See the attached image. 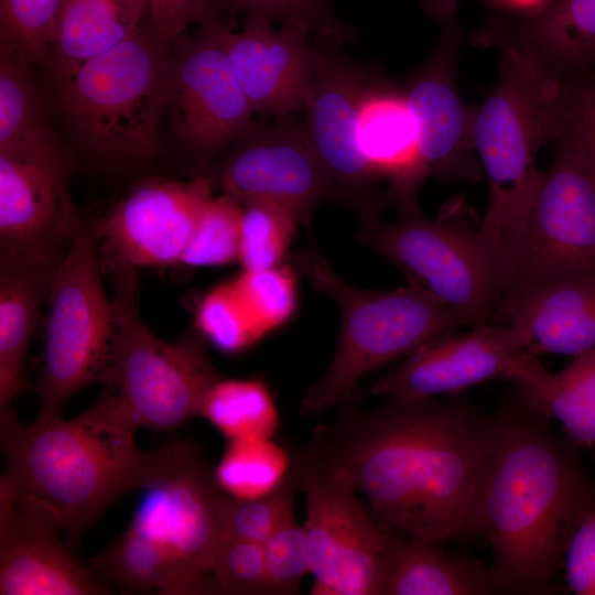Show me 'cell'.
I'll return each mask as SVG.
<instances>
[{"label": "cell", "mask_w": 595, "mask_h": 595, "mask_svg": "<svg viewBox=\"0 0 595 595\" xmlns=\"http://www.w3.org/2000/svg\"><path fill=\"white\" fill-rule=\"evenodd\" d=\"M198 415L228 441L273 437L280 426L273 396L259 379H218L203 397Z\"/></svg>", "instance_id": "cell-30"}, {"label": "cell", "mask_w": 595, "mask_h": 595, "mask_svg": "<svg viewBox=\"0 0 595 595\" xmlns=\"http://www.w3.org/2000/svg\"><path fill=\"white\" fill-rule=\"evenodd\" d=\"M196 329L218 349L239 353L262 338L230 281L208 292L196 312Z\"/></svg>", "instance_id": "cell-36"}, {"label": "cell", "mask_w": 595, "mask_h": 595, "mask_svg": "<svg viewBox=\"0 0 595 595\" xmlns=\"http://www.w3.org/2000/svg\"><path fill=\"white\" fill-rule=\"evenodd\" d=\"M510 381L524 409L560 421L574 443L595 444V349L572 356L555 374L528 354Z\"/></svg>", "instance_id": "cell-25"}, {"label": "cell", "mask_w": 595, "mask_h": 595, "mask_svg": "<svg viewBox=\"0 0 595 595\" xmlns=\"http://www.w3.org/2000/svg\"><path fill=\"white\" fill-rule=\"evenodd\" d=\"M522 334L507 324H480L444 334L407 356L372 385L371 394L432 398L458 393L488 380H510L526 356Z\"/></svg>", "instance_id": "cell-20"}, {"label": "cell", "mask_w": 595, "mask_h": 595, "mask_svg": "<svg viewBox=\"0 0 595 595\" xmlns=\"http://www.w3.org/2000/svg\"><path fill=\"white\" fill-rule=\"evenodd\" d=\"M445 10L441 40L404 94L418 129L422 177L475 182L483 173L474 147L475 110L457 91L459 30L455 6Z\"/></svg>", "instance_id": "cell-19"}, {"label": "cell", "mask_w": 595, "mask_h": 595, "mask_svg": "<svg viewBox=\"0 0 595 595\" xmlns=\"http://www.w3.org/2000/svg\"><path fill=\"white\" fill-rule=\"evenodd\" d=\"M500 415L472 536L489 542L497 593L550 594L570 536L595 499V483L548 419L518 401Z\"/></svg>", "instance_id": "cell-2"}, {"label": "cell", "mask_w": 595, "mask_h": 595, "mask_svg": "<svg viewBox=\"0 0 595 595\" xmlns=\"http://www.w3.org/2000/svg\"><path fill=\"white\" fill-rule=\"evenodd\" d=\"M248 17L307 25L316 39L342 43L347 31L334 19L328 0H234Z\"/></svg>", "instance_id": "cell-41"}, {"label": "cell", "mask_w": 595, "mask_h": 595, "mask_svg": "<svg viewBox=\"0 0 595 595\" xmlns=\"http://www.w3.org/2000/svg\"><path fill=\"white\" fill-rule=\"evenodd\" d=\"M213 180L148 178L94 223L102 261L131 267L180 263Z\"/></svg>", "instance_id": "cell-17"}, {"label": "cell", "mask_w": 595, "mask_h": 595, "mask_svg": "<svg viewBox=\"0 0 595 595\" xmlns=\"http://www.w3.org/2000/svg\"><path fill=\"white\" fill-rule=\"evenodd\" d=\"M138 426L116 394L71 420L22 424L1 409L4 475L48 506L75 548L84 532L122 495L147 487L167 463L173 443L145 452L134 444Z\"/></svg>", "instance_id": "cell-3"}, {"label": "cell", "mask_w": 595, "mask_h": 595, "mask_svg": "<svg viewBox=\"0 0 595 595\" xmlns=\"http://www.w3.org/2000/svg\"><path fill=\"white\" fill-rule=\"evenodd\" d=\"M54 272L0 257V408L24 388L22 365Z\"/></svg>", "instance_id": "cell-27"}, {"label": "cell", "mask_w": 595, "mask_h": 595, "mask_svg": "<svg viewBox=\"0 0 595 595\" xmlns=\"http://www.w3.org/2000/svg\"><path fill=\"white\" fill-rule=\"evenodd\" d=\"M560 86V77L501 53L498 80L474 116V147L489 190L484 231L499 230L531 202L544 173L539 150L559 133Z\"/></svg>", "instance_id": "cell-9"}, {"label": "cell", "mask_w": 595, "mask_h": 595, "mask_svg": "<svg viewBox=\"0 0 595 595\" xmlns=\"http://www.w3.org/2000/svg\"><path fill=\"white\" fill-rule=\"evenodd\" d=\"M54 511L4 474L0 477V594L100 595L109 585L60 539Z\"/></svg>", "instance_id": "cell-16"}, {"label": "cell", "mask_w": 595, "mask_h": 595, "mask_svg": "<svg viewBox=\"0 0 595 595\" xmlns=\"http://www.w3.org/2000/svg\"><path fill=\"white\" fill-rule=\"evenodd\" d=\"M396 218L360 217L357 241L397 266L407 284L453 311L463 325L495 324L502 293L495 252L486 232L455 205L436 219L416 196L392 205Z\"/></svg>", "instance_id": "cell-6"}, {"label": "cell", "mask_w": 595, "mask_h": 595, "mask_svg": "<svg viewBox=\"0 0 595 595\" xmlns=\"http://www.w3.org/2000/svg\"><path fill=\"white\" fill-rule=\"evenodd\" d=\"M339 411L304 448L361 493L381 524L419 542L472 536L500 412L397 397L368 411Z\"/></svg>", "instance_id": "cell-1"}, {"label": "cell", "mask_w": 595, "mask_h": 595, "mask_svg": "<svg viewBox=\"0 0 595 595\" xmlns=\"http://www.w3.org/2000/svg\"><path fill=\"white\" fill-rule=\"evenodd\" d=\"M338 44L317 39L302 126L329 178L333 201L356 208L361 217L376 214L380 198L376 184L381 177L358 143L359 104L371 79L336 48Z\"/></svg>", "instance_id": "cell-14"}, {"label": "cell", "mask_w": 595, "mask_h": 595, "mask_svg": "<svg viewBox=\"0 0 595 595\" xmlns=\"http://www.w3.org/2000/svg\"><path fill=\"white\" fill-rule=\"evenodd\" d=\"M145 17L147 0H65L50 48L60 64L83 62L131 37Z\"/></svg>", "instance_id": "cell-28"}, {"label": "cell", "mask_w": 595, "mask_h": 595, "mask_svg": "<svg viewBox=\"0 0 595 595\" xmlns=\"http://www.w3.org/2000/svg\"><path fill=\"white\" fill-rule=\"evenodd\" d=\"M223 160L216 181L241 203L269 199L289 207L310 227L316 206L333 201L329 178L295 113L252 127Z\"/></svg>", "instance_id": "cell-15"}, {"label": "cell", "mask_w": 595, "mask_h": 595, "mask_svg": "<svg viewBox=\"0 0 595 595\" xmlns=\"http://www.w3.org/2000/svg\"><path fill=\"white\" fill-rule=\"evenodd\" d=\"M79 219L67 160L47 129L0 147V257L55 272Z\"/></svg>", "instance_id": "cell-13"}, {"label": "cell", "mask_w": 595, "mask_h": 595, "mask_svg": "<svg viewBox=\"0 0 595 595\" xmlns=\"http://www.w3.org/2000/svg\"><path fill=\"white\" fill-rule=\"evenodd\" d=\"M358 143L375 172L389 180L381 205L415 196L423 182L419 165L418 129L404 91L372 80L358 110Z\"/></svg>", "instance_id": "cell-24"}, {"label": "cell", "mask_w": 595, "mask_h": 595, "mask_svg": "<svg viewBox=\"0 0 595 595\" xmlns=\"http://www.w3.org/2000/svg\"><path fill=\"white\" fill-rule=\"evenodd\" d=\"M496 324L519 331L532 355H577L595 349V271L523 292L498 311Z\"/></svg>", "instance_id": "cell-23"}, {"label": "cell", "mask_w": 595, "mask_h": 595, "mask_svg": "<svg viewBox=\"0 0 595 595\" xmlns=\"http://www.w3.org/2000/svg\"><path fill=\"white\" fill-rule=\"evenodd\" d=\"M213 20L170 57L175 128L195 152L209 155L252 127L255 115L223 50Z\"/></svg>", "instance_id": "cell-18"}, {"label": "cell", "mask_w": 595, "mask_h": 595, "mask_svg": "<svg viewBox=\"0 0 595 595\" xmlns=\"http://www.w3.org/2000/svg\"><path fill=\"white\" fill-rule=\"evenodd\" d=\"M26 66L6 53L0 58V147L32 137L43 125Z\"/></svg>", "instance_id": "cell-38"}, {"label": "cell", "mask_w": 595, "mask_h": 595, "mask_svg": "<svg viewBox=\"0 0 595 595\" xmlns=\"http://www.w3.org/2000/svg\"><path fill=\"white\" fill-rule=\"evenodd\" d=\"M216 593L270 594L263 544L224 536L213 564Z\"/></svg>", "instance_id": "cell-39"}, {"label": "cell", "mask_w": 595, "mask_h": 595, "mask_svg": "<svg viewBox=\"0 0 595 595\" xmlns=\"http://www.w3.org/2000/svg\"><path fill=\"white\" fill-rule=\"evenodd\" d=\"M299 491L291 472L270 493L252 499L230 497L224 518V536L263 543L294 515Z\"/></svg>", "instance_id": "cell-37"}, {"label": "cell", "mask_w": 595, "mask_h": 595, "mask_svg": "<svg viewBox=\"0 0 595 595\" xmlns=\"http://www.w3.org/2000/svg\"><path fill=\"white\" fill-rule=\"evenodd\" d=\"M143 489L128 527L171 556L191 594L216 593L212 569L230 496L215 468L193 442H175L164 468Z\"/></svg>", "instance_id": "cell-12"}, {"label": "cell", "mask_w": 595, "mask_h": 595, "mask_svg": "<svg viewBox=\"0 0 595 595\" xmlns=\"http://www.w3.org/2000/svg\"><path fill=\"white\" fill-rule=\"evenodd\" d=\"M242 203L227 193L203 207L180 261L187 267H215L238 260Z\"/></svg>", "instance_id": "cell-34"}, {"label": "cell", "mask_w": 595, "mask_h": 595, "mask_svg": "<svg viewBox=\"0 0 595 595\" xmlns=\"http://www.w3.org/2000/svg\"><path fill=\"white\" fill-rule=\"evenodd\" d=\"M294 270L278 266L262 271H244L230 282L262 336L283 325L296 309Z\"/></svg>", "instance_id": "cell-35"}, {"label": "cell", "mask_w": 595, "mask_h": 595, "mask_svg": "<svg viewBox=\"0 0 595 595\" xmlns=\"http://www.w3.org/2000/svg\"><path fill=\"white\" fill-rule=\"evenodd\" d=\"M560 122L555 159L527 208L499 230L485 231L501 304L548 282L595 271V165L577 130Z\"/></svg>", "instance_id": "cell-5"}, {"label": "cell", "mask_w": 595, "mask_h": 595, "mask_svg": "<svg viewBox=\"0 0 595 595\" xmlns=\"http://www.w3.org/2000/svg\"><path fill=\"white\" fill-rule=\"evenodd\" d=\"M299 225L301 221L294 212L278 202H244L238 255L244 271L280 266Z\"/></svg>", "instance_id": "cell-32"}, {"label": "cell", "mask_w": 595, "mask_h": 595, "mask_svg": "<svg viewBox=\"0 0 595 595\" xmlns=\"http://www.w3.org/2000/svg\"><path fill=\"white\" fill-rule=\"evenodd\" d=\"M563 562L570 591L576 595H595V499L580 516Z\"/></svg>", "instance_id": "cell-42"}, {"label": "cell", "mask_w": 595, "mask_h": 595, "mask_svg": "<svg viewBox=\"0 0 595 595\" xmlns=\"http://www.w3.org/2000/svg\"><path fill=\"white\" fill-rule=\"evenodd\" d=\"M212 0H147L148 19L156 40L167 50L187 26L210 19Z\"/></svg>", "instance_id": "cell-44"}, {"label": "cell", "mask_w": 595, "mask_h": 595, "mask_svg": "<svg viewBox=\"0 0 595 595\" xmlns=\"http://www.w3.org/2000/svg\"><path fill=\"white\" fill-rule=\"evenodd\" d=\"M218 41L256 115L283 117L302 109L316 60L311 29L248 17L245 28L216 25Z\"/></svg>", "instance_id": "cell-21"}, {"label": "cell", "mask_w": 595, "mask_h": 595, "mask_svg": "<svg viewBox=\"0 0 595 595\" xmlns=\"http://www.w3.org/2000/svg\"><path fill=\"white\" fill-rule=\"evenodd\" d=\"M559 115L581 134L595 165V72L561 78Z\"/></svg>", "instance_id": "cell-43"}, {"label": "cell", "mask_w": 595, "mask_h": 595, "mask_svg": "<svg viewBox=\"0 0 595 595\" xmlns=\"http://www.w3.org/2000/svg\"><path fill=\"white\" fill-rule=\"evenodd\" d=\"M91 570L122 593L191 594L171 556L131 528L90 560Z\"/></svg>", "instance_id": "cell-29"}, {"label": "cell", "mask_w": 595, "mask_h": 595, "mask_svg": "<svg viewBox=\"0 0 595 595\" xmlns=\"http://www.w3.org/2000/svg\"><path fill=\"white\" fill-rule=\"evenodd\" d=\"M291 472L306 502L310 573L315 595H382L397 531L381 524L357 490L304 447Z\"/></svg>", "instance_id": "cell-11"}, {"label": "cell", "mask_w": 595, "mask_h": 595, "mask_svg": "<svg viewBox=\"0 0 595 595\" xmlns=\"http://www.w3.org/2000/svg\"><path fill=\"white\" fill-rule=\"evenodd\" d=\"M500 3L508 6L510 8L526 10L527 12L532 11L550 0H497Z\"/></svg>", "instance_id": "cell-45"}, {"label": "cell", "mask_w": 595, "mask_h": 595, "mask_svg": "<svg viewBox=\"0 0 595 595\" xmlns=\"http://www.w3.org/2000/svg\"><path fill=\"white\" fill-rule=\"evenodd\" d=\"M292 456L273 437L228 441L215 467L221 489L236 499L261 497L288 475Z\"/></svg>", "instance_id": "cell-31"}, {"label": "cell", "mask_w": 595, "mask_h": 595, "mask_svg": "<svg viewBox=\"0 0 595 595\" xmlns=\"http://www.w3.org/2000/svg\"><path fill=\"white\" fill-rule=\"evenodd\" d=\"M65 0H0L1 53L26 67L45 57Z\"/></svg>", "instance_id": "cell-33"}, {"label": "cell", "mask_w": 595, "mask_h": 595, "mask_svg": "<svg viewBox=\"0 0 595 595\" xmlns=\"http://www.w3.org/2000/svg\"><path fill=\"white\" fill-rule=\"evenodd\" d=\"M469 40L566 77L595 66V0H550L521 15L494 17Z\"/></svg>", "instance_id": "cell-22"}, {"label": "cell", "mask_w": 595, "mask_h": 595, "mask_svg": "<svg viewBox=\"0 0 595 595\" xmlns=\"http://www.w3.org/2000/svg\"><path fill=\"white\" fill-rule=\"evenodd\" d=\"M270 594H295L310 573L304 527L291 516L263 543Z\"/></svg>", "instance_id": "cell-40"}, {"label": "cell", "mask_w": 595, "mask_h": 595, "mask_svg": "<svg viewBox=\"0 0 595 595\" xmlns=\"http://www.w3.org/2000/svg\"><path fill=\"white\" fill-rule=\"evenodd\" d=\"M437 542L397 532L382 595H488L497 593L491 567L444 551Z\"/></svg>", "instance_id": "cell-26"}, {"label": "cell", "mask_w": 595, "mask_h": 595, "mask_svg": "<svg viewBox=\"0 0 595 595\" xmlns=\"http://www.w3.org/2000/svg\"><path fill=\"white\" fill-rule=\"evenodd\" d=\"M292 262L315 291L335 302L342 317L335 355L302 398L307 419L351 405L366 375L463 325L453 311L409 284L374 291L347 283L314 246L298 249Z\"/></svg>", "instance_id": "cell-4"}, {"label": "cell", "mask_w": 595, "mask_h": 595, "mask_svg": "<svg viewBox=\"0 0 595 595\" xmlns=\"http://www.w3.org/2000/svg\"><path fill=\"white\" fill-rule=\"evenodd\" d=\"M171 51L150 23L93 58L58 67L60 95L84 140L102 155L139 159L156 144L169 105Z\"/></svg>", "instance_id": "cell-7"}, {"label": "cell", "mask_w": 595, "mask_h": 595, "mask_svg": "<svg viewBox=\"0 0 595 595\" xmlns=\"http://www.w3.org/2000/svg\"><path fill=\"white\" fill-rule=\"evenodd\" d=\"M113 285L115 338L104 380L136 425L171 432L198 415L203 397L220 375L196 329L174 343L158 338L141 321L134 267L104 261Z\"/></svg>", "instance_id": "cell-8"}, {"label": "cell", "mask_w": 595, "mask_h": 595, "mask_svg": "<svg viewBox=\"0 0 595 595\" xmlns=\"http://www.w3.org/2000/svg\"><path fill=\"white\" fill-rule=\"evenodd\" d=\"M94 224L79 219L47 294L45 345L34 423L62 416L79 389L104 382L115 338V310L101 279Z\"/></svg>", "instance_id": "cell-10"}]
</instances>
